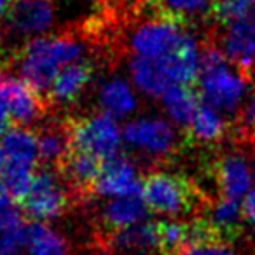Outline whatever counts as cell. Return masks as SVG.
<instances>
[{"mask_svg": "<svg viewBox=\"0 0 255 255\" xmlns=\"http://www.w3.org/2000/svg\"><path fill=\"white\" fill-rule=\"evenodd\" d=\"M82 46L74 33H60L51 37H39L19 49L18 60L23 81L40 93L49 91L60 67L79 61Z\"/></svg>", "mask_w": 255, "mask_h": 255, "instance_id": "cell-1", "label": "cell"}, {"mask_svg": "<svg viewBox=\"0 0 255 255\" xmlns=\"http://www.w3.org/2000/svg\"><path fill=\"white\" fill-rule=\"evenodd\" d=\"M231 60L213 40L203 46L199 58V91L201 100L219 112H234L243 98L247 77L229 68Z\"/></svg>", "mask_w": 255, "mask_h": 255, "instance_id": "cell-2", "label": "cell"}, {"mask_svg": "<svg viewBox=\"0 0 255 255\" xmlns=\"http://www.w3.org/2000/svg\"><path fill=\"white\" fill-rule=\"evenodd\" d=\"M142 194L152 212L163 215H201L210 199L182 173L154 171L142 182Z\"/></svg>", "mask_w": 255, "mask_h": 255, "instance_id": "cell-3", "label": "cell"}, {"mask_svg": "<svg viewBox=\"0 0 255 255\" xmlns=\"http://www.w3.org/2000/svg\"><path fill=\"white\" fill-rule=\"evenodd\" d=\"M72 149L93 154L102 161L117 156L121 149L119 126L109 112L93 114L81 119H68Z\"/></svg>", "mask_w": 255, "mask_h": 255, "instance_id": "cell-4", "label": "cell"}, {"mask_svg": "<svg viewBox=\"0 0 255 255\" xmlns=\"http://www.w3.org/2000/svg\"><path fill=\"white\" fill-rule=\"evenodd\" d=\"M63 184L54 168L40 166L33 173L30 191L19 206L33 220H53L63 215L70 203H74L70 191Z\"/></svg>", "mask_w": 255, "mask_h": 255, "instance_id": "cell-5", "label": "cell"}, {"mask_svg": "<svg viewBox=\"0 0 255 255\" xmlns=\"http://www.w3.org/2000/svg\"><path fill=\"white\" fill-rule=\"evenodd\" d=\"M187 30L189 25L185 23L152 11V16L149 19H145L142 25L133 30L129 47L135 53V56L159 58L170 53L180 42Z\"/></svg>", "mask_w": 255, "mask_h": 255, "instance_id": "cell-6", "label": "cell"}, {"mask_svg": "<svg viewBox=\"0 0 255 255\" xmlns=\"http://www.w3.org/2000/svg\"><path fill=\"white\" fill-rule=\"evenodd\" d=\"M103 161L93 154L70 149L60 161L54 170L65 182L70 191L72 201L86 203L95 196V184L102 171Z\"/></svg>", "mask_w": 255, "mask_h": 255, "instance_id": "cell-7", "label": "cell"}, {"mask_svg": "<svg viewBox=\"0 0 255 255\" xmlns=\"http://www.w3.org/2000/svg\"><path fill=\"white\" fill-rule=\"evenodd\" d=\"M0 91L9 105L14 126H28L42 119L47 109V98L26 81L0 74Z\"/></svg>", "mask_w": 255, "mask_h": 255, "instance_id": "cell-8", "label": "cell"}, {"mask_svg": "<svg viewBox=\"0 0 255 255\" xmlns=\"http://www.w3.org/2000/svg\"><path fill=\"white\" fill-rule=\"evenodd\" d=\"M124 140L135 149H140L152 156L170 154L175 147L173 128L159 117H142L124 126Z\"/></svg>", "mask_w": 255, "mask_h": 255, "instance_id": "cell-9", "label": "cell"}, {"mask_svg": "<svg viewBox=\"0 0 255 255\" xmlns=\"http://www.w3.org/2000/svg\"><path fill=\"white\" fill-rule=\"evenodd\" d=\"M222 49L231 63L252 82L255 70V19L247 16L226 26L222 35Z\"/></svg>", "mask_w": 255, "mask_h": 255, "instance_id": "cell-10", "label": "cell"}, {"mask_svg": "<svg viewBox=\"0 0 255 255\" xmlns=\"http://www.w3.org/2000/svg\"><path fill=\"white\" fill-rule=\"evenodd\" d=\"M208 175L215 180L220 196L240 199L250 187L252 173L247 159L240 152L222 154L208 166Z\"/></svg>", "mask_w": 255, "mask_h": 255, "instance_id": "cell-11", "label": "cell"}, {"mask_svg": "<svg viewBox=\"0 0 255 255\" xmlns=\"http://www.w3.org/2000/svg\"><path fill=\"white\" fill-rule=\"evenodd\" d=\"M157 63L164 70V74L175 84L194 86L199 79V53L198 40L191 32H185L180 42L163 56L156 58Z\"/></svg>", "mask_w": 255, "mask_h": 255, "instance_id": "cell-12", "label": "cell"}, {"mask_svg": "<svg viewBox=\"0 0 255 255\" xmlns=\"http://www.w3.org/2000/svg\"><path fill=\"white\" fill-rule=\"evenodd\" d=\"M54 18L53 0H14L5 21L19 35H35L47 30Z\"/></svg>", "mask_w": 255, "mask_h": 255, "instance_id": "cell-13", "label": "cell"}, {"mask_svg": "<svg viewBox=\"0 0 255 255\" xmlns=\"http://www.w3.org/2000/svg\"><path fill=\"white\" fill-rule=\"evenodd\" d=\"M142 191V182L136 177V168L126 156H114L103 161L102 171L95 184V196H119Z\"/></svg>", "mask_w": 255, "mask_h": 255, "instance_id": "cell-14", "label": "cell"}, {"mask_svg": "<svg viewBox=\"0 0 255 255\" xmlns=\"http://www.w3.org/2000/svg\"><path fill=\"white\" fill-rule=\"evenodd\" d=\"M107 250L123 255H145L159 250L157 222H136L109 233L105 238Z\"/></svg>", "mask_w": 255, "mask_h": 255, "instance_id": "cell-15", "label": "cell"}, {"mask_svg": "<svg viewBox=\"0 0 255 255\" xmlns=\"http://www.w3.org/2000/svg\"><path fill=\"white\" fill-rule=\"evenodd\" d=\"M149 210L150 208L143 199L142 191L119 194L114 196L102 206L98 222L103 229L112 233V231L123 229V227L131 226V224L142 222Z\"/></svg>", "mask_w": 255, "mask_h": 255, "instance_id": "cell-16", "label": "cell"}, {"mask_svg": "<svg viewBox=\"0 0 255 255\" xmlns=\"http://www.w3.org/2000/svg\"><path fill=\"white\" fill-rule=\"evenodd\" d=\"M93 72H95V65L89 61H74L61 72H58L46 96L54 105H72L86 91L93 79Z\"/></svg>", "mask_w": 255, "mask_h": 255, "instance_id": "cell-17", "label": "cell"}, {"mask_svg": "<svg viewBox=\"0 0 255 255\" xmlns=\"http://www.w3.org/2000/svg\"><path fill=\"white\" fill-rule=\"evenodd\" d=\"M203 215L219 231L226 243L238 240L245 231V213L238 199L219 196L217 201H208Z\"/></svg>", "mask_w": 255, "mask_h": 255, "instance_id": "cell-18", "label": "cell"}, {"mask_svg": "<svg viewBox=\"0 0 255 255\" xmlns=\"http://www.w3.org/2000/svg\"><path fill=\"white\" fill-rule=\"evenodd\" d=\"M226 133L227 124L220 117L219 110L199 100L191 123L185 126V142L191 145H208L220 142Z\"/></svg>", "mask_w": 255, "mask_h": 255, "instance_id": "cell-19", "label": "cell"}, {"mask_svg": "<svg viewBox=\"0 0 255 255\" xmlns=\"http://www.w3.org/2000/svg\"><path fill=\"white\" fill-rule=\"evenodd\" d=\"M37 140H39L40 166L54 168L58 161L72 149L68 119L44 123L37 131Z\"/></svg>", "mask_w": 255, "mask_h": 255, "instance_id": "cell-20", "label": "cell"}, {"mask_svg": "<svg viewBox=\"0 0 255 255\" xmlns=\"http://www.w3.org/2000/svg\"><path fill=\"white\" fill-rule=\"evenodd\" d=\"M19 241L28 255H68V243L65 238L42 222L23 224Z\"/></svg>", "mask_w": 255, "mask_h": 255, "instance_id": "cell-21", "label": "cell"}, {"mask_svg": "<svg viewBox=\"0 0 255 255\" xmlns=\"http://www.w3.org/2000/svg\"><path fill=\"white\" fill-rule=\"evenodd\" d=\"M2 150H4L5 163L25 164L35 168L39 163V140L37 133L26 128H11L2 138Z\"/></svg>", "mask_w": 255, "mask_h": 255, "instance_id": "cell-22", "label": "cell"}, {"mask_svg": "<svg viewBox=\"0 0 255 255\" xmlns=\"http://www.w3.org/2000/svg\"><path fill=\"white\" fill-rule=\"evenodd\" d=\"M131 75L135 84L149 96H163V93L171 86V81L156 58L135 56L131 60Z\"/></svg>", "mask_w": 255, "mask_h": 255, "instance_id": "cell-23", "label": "cell"}, {"mask_svg": "<svg viewBox=\"0 0 255 255\" xmlns=\"http://www.w3.org/2000/svg\"><path fill=\"white\" fill-rule=\"evenodd\" d=\"M199 100H201V96L196 95L194 88L187 84H175L173 82L163 93L164 110L178 126H187L191 123Z\"/></svg>", "mask_w": 255, "mask_h": 255, "instance_id": "cell-24", "label": "cell"}, {"mask_svg": "<svg viewBox=\"0 0 255 255\" xmlns=\"http://www.w3.org/2000/svg\"><path fill=\"white\" fill-rule=\"evenodd\" d=\"M152 11L191 26L192 19L210 16L213 0H147Z\"/></svg>", "mask_w": 255, "mask_h": 255, "instance_id": "cell-25", "label": "cell"}, {"mask_svg": "<svg viewBox=\"0 0 255 255\" xmlns=\"http://www.w3.org/2000/svg\"><path fill=\"white\" fill-rule=\"evenodd\" d=\"M100 105L110 116L123 117L135 110L136 98L126 81L112 79V81L105 82L100 89Z\"/></svg>", "mask_w": 255, "mask_h": 255, "instance_id": "cell-26", "label": "cell"}, {"mask_svg": "<svg viewBox=\"0 0 255 255\" xmlns=\"http://www.w3.org/2000/svg\"><path fill=\"white\" fill-rule=\"evenodd\" d=\"M33 168L25 166V164H14V163H4V170H2V184H4L5 191L11 196V201L16 205H21L25 196L28 194L30 185L33 180Z\"/></svg>", "mask_w": 255, "mask_h": 255, "instance_id": "cell-27", "label": "cell"}, {"mask_svg": "<svg viewBox=\"0 0 255 255\" xmlns=\"http://www.w3.org/2000/svg\"><path fill=\"white\" fill-rule=\"evenodd\" d=\"M234 140L243 149L255 150V95L234 119Z\"/></svg>", "mask_w": 255, "mask_h": 255, "instance_id": "cell-28", "label": "cell"}, {"mask_svg": "<svg viewBox=\"0 0 255 255\" xmlns=\"http://www.w3.org/2000/svg\"><path fill=\"white\" fill-rule=\"evenodd\" d=\"M180 255H240L236 250L229 247V243H208V245H196Z\"/></svg>", "mask_w": 255, "mask_h": 255, "instance_id": "cell-29", "label": "cell"}, {"mask_svg": "<svg viewBox=\"0 0 255 255\" xmlns=\"http://www.w3.org/2000/svg\"><path fill=\"white\" fill-rule=\"evenodd\" d=\"M243 213H245V219L255 227V187L252 189V191L247 194V198H245Z\"/></svg>", "mask_w": 255, "mask_h": 255, "instance_id": "cell-30", "label": "cell"}, {"mask_svg": "<svg viewBox=\"0 0 255 255\" xmlns=\"http://www.w3.org/2000/svg\"><path fill=\"white\" fill-rule=\"evenodd\" d=\"M19 245L18 236H0V255H11Z\"/></svg>", "mask_w": 255, "mask_h": 255, "instance_id": "cell-31", "label": "cell"}, {"mask_svg": "<svg viewBox=\"0 0 255 255\" xmlns=\"http://www.w3.org/2000/svg\"><path fill=\"white\" fill-rule=\"evenodd\" d=\"M12 4H14V0H0V19L4 18V16H7Z\"/></svg>", "mask_w": 255, "mask_h": 255, "instance_id": "cell-32", "label": "cell"}, {"mask_svg": "<svg viewBox=\"0 0 255 255\" xmlns=\"http://www.w3.org/2000/svg\"><path fill=\"white\" fill-rule=\"evenodd\" d=\"M5 63H7V51H5L4 42L0 39V68H4Z\"/></svg>", "mask_w": 255, "mask_h": 255, "instance_id": "cell-33", "label": "cell"}, {"mask_svg": "<svg viewBox=\"0 0 255 255\" xmlns=\"http://www.w3.org/2000/svg\"><path fill=\"white\" fill-rule=\"evenodd\" d=\"M98 2L107 5V9H114V7H117V4H119L121 0H98Z\"/></svg>", "mask_w": 255, "mask_h": 255, "instance_id": "cell-34", "label": "cell"}, {"mask_svg": "<svg viewBox=\"0 0 255 255\" xmlns=\"http://www.w3.org/2000/svg\"><path fill=\"white\" fill-rule=\"evenodd\" d=\"M4 163H5V156H4V150H2V145H0V175H2V170H4Z\"/></svg>", "mask_w": 255, "mask_h": 255, "instance_id": "cell-35", "label": "cell"}, {"mask_svg": "<svg viewBox=\"0 0 255 255\" xmlns=\"http://www.w3.org/2000/svg\"><path fill=\"white\" fill-rule=\"evenodd\" d=\"M241 2H245V4H248V5H252L255 2V0H241Z\"/></svg>", "mask_w": 255, "mask_h": 255, "instance_id": "cell-36", "label": "cell"}, {"mask_svg": "<svg viewBox=\"0 0 255 255\" xmlns=\"http://www.w3.org/2000/svg\"><path fill=\"white\" fill-rule=\"evenodd\" d=\"M254 4H255V2H254ZM250 16L255 19V5H254V9H252V11H250Z\"/></svg>", "mask_w": 255, "mask_h": 255, "instance_id": "cell-37", "label": "cell"}, {"mask_svg": "<svg viewBox=\"0 0 255 255\" xmlns=\"http://www.w3.org/2000/svg\"><path fill=\"white\" fill-rule=\"evenodd\" d=\"M254 175H255V164H254Z\"/></svg>", "mask_w": 255, "mask_h": 255, "instance_id": "cell-38", "label": "cell"}]
</instances>
